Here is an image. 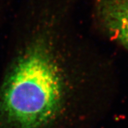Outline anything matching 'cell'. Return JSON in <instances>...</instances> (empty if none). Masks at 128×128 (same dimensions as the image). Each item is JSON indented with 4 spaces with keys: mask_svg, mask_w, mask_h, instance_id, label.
Here are the masks:
<instances>
[{
    "mask_svg": "<svg viewBox=\"0 0 128 128\" xmlns=\"http://www.w3.org/2000/svg\"><path fill=\"white\" fill-rule=\"evenodd\" d=\"M94 8L105 31L128 50V0H95Z\"/></svg>",
    "mask_w": 128,
    "mask_h": 128,
    "instance_id": "2",
    "label": "cell"
},
{
    "mask_svg": "<svg viewBox=\"0 0 128 128\" xmlns=\"http://www.w3.org/2000/svg\"><path fill=\"white\" fill-rule=\"evenodd\" d=\"M71 0H24L0 78V128H65L72 105Z\"/></svg>",
    "mask_w": 128,
    "mask_h": 128,
    "instance_id": "1",
    "label": "cell"
},
{
    "mask_svg": "<svg viewBox=\"0 0 128 128\" xmlns=\"http://www.w3.org/2000/svg\"><path fill=\"white\" fill-rule=\"evenodd\" d=\"M3 11H4V6H3V2L2 0H0V19L3 14Z\"/></svg>",
    "mask_w": 128,
    "mask_h": 128,
    "instance_id": "3",
    "label": "cell"
}]
</instances>
